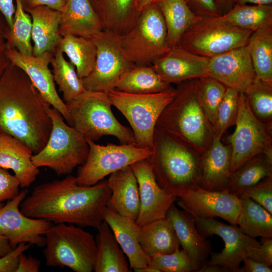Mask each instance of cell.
I'll return each mask as SVG.
<instances>
[{
  "instance_id": "obj_1",
  "label": "cell",
  "mask_w": 272,
  "mask_h": 272,
  "mask_svg": "<svg viewBox=\"0 0 272 272\" xmlns=\"http://www.w3.org/2000/svg\"><path fill=\"white\" fill-rule=\"evenodd\" d=\"M110 195L107 180L83 186L78 183L76 176L69 174L63 179L36 186L20 208L30 218L97 229L103 221Z\"/></svg>"
},
{
  "instance_id": "obj_2",
  "label": "cell",
  "mask_w": 272,
  "mask_h": 272,
  "mask_svg": "<svg viewBox=\"0 0 272 272\" xmlns=\"http://www.w3.org/2000/svg\"><path fill=\"white\" fill-rule=\"evenodd\" d=\"M41 97L25 73L10 63L0 78V131L27 144L34 154L45 145L52 121Z\"/></svg>"
},
{
  "instance_id": "obj_3",
  "label": "cell",
  "mask_w": 272,
  "mask_h": 272,
  "mask_svg": "<svg viewBox=\"0 0 272 272\" xmlns=\"http://www.w3.org/2000/svg\"><path fill=\"white\" fill-rule=\"evenodd\" d=\"M197 79L178 84L172 100L156 124L163 131L187 146L201 157L212 145L216 132L200 102Z\"/></svg>"
},
{
  "instance_id": "obj_4",
  "label": "cell",
  "mask_w": 272,
  "mask_h": 272,
  "mask_svg": "<svg viewBox=\"0 0 272 272\" xmlns=\"http://www.w3.org/2000/svg\"><path fill=\"white\" fill-rule=\"evenodd\" d=\"M152 148L148 160L162 189L177 197L200 186L201 157L194 150L156 128Z\"/></svg>"
},
{
  "instance_id": "obj_5",
  "label": "cell",
  "mask_w": 272,
  "mask_h": 272,
  "mask_svg": "<svg viewBox=\"0 0 272 272\" xmlns=\"http://www.w3.org/2000/svg\"><path fill=\"white\" fill-rule=\"evenodd\" d=\"M66 104L73 126L86 139L95 142L104 136L112 135L121 144H137L132 130L114 115L108 93L86 90Z\"/></svg>"
},
{
  "instance_id": "obj_6",
  "label": "cell",
  "mask_w": 272,
  "mask_h": 272,
  "mask_svg": "<svg viewBox=\"0 0 272 272\" xmlns=\"http://www.w3.org/2000/svg\"><path fill=\"white\" fill-rule=\"evenodd\" d=\"M43 253L48 266L67 267L75 272L94 270L97 255L95 238L81 227L53 224L45 235Z\"/></svg>"
},
{
  "instance_id": "obj_7",
  "label": "cell",
  "mask_w": 272,
  "mask_h": 272,
  "mask_svg": "<svg viewBox=\"0 0 272 272\" xmlns=\"http://www.w3.org/2000/svg\"><path fill=\"white\" fill-rule=\"evenodd\" d=\"M47 112L52 121L51 130L44 147L33 155L32 161L37 167H48L58 176L70 174L86 160L88 144L55 109L49 106Z\"/></svg>"
},
{
  "instance_id": "obj_8",
  "label": "cell",
  "mask_w": 272,
  "mask_h": 272,
  "mask_svg": "<svg viewBox=\"0 0 272 272\" xmlns=\"http://www.w3.org/2000/svg\"><path fill=\"white\" fill-rule=\"evenodd\" d=\"M126 57L136 65H152L170 49L162 13L152 3L142 11L132 26L120 35Z\"/></svg>"
},
{
  "instance_id": "obj_9",
  "label": "cell",
  "mask_w": 272,
  "mask_h": 272,
  "mask_svg": "<svg viewBox=\"0 0 272 272\" xmlns=\"http://www.w3.org/2000/svg\"><path fill=\"white\" fill-rule=\"evenodd\" d=\"M175 88L152 94H138L114 89L109 92L112 105L125 117L132 128L137 144L152 148L156 124L172 100Z\"/></svg>"
},
{
  "instance_id": "obj_10",
  "label": "cell",
  "mask_w": 272,
  "mask_h": 272,
  "mask_svg": "<svg viewBox=\"0 0 272 272\" xmlns=\"http://www.w3.org/2000/svg\"><path fill=\"white\" fill-rule=\"evenodd\" d=\"M253 32L233 26L219 17H200L185 31L177 46L210 58L246 46Z\"/></svg>"
},
{
  "instance_id": "obj_11",
  "label": "cell",
  "mask_w": 272,
  "mask_h": 272,
  "mask_svg": "<svg viewBox=\"0 0 272 272\" xmlns=\"http://www.w3.org/2000/svg\"><path fill=\"white\" fill-rule=\"evenodd\" d=\"M235 125L234 132L228 138L232 150L230 174L257 155L264 154L272 159V126L255 117L243 92H239Z\"/></svg>"
},
{
  "instance_id": "obj_12",
  "label": "cell",
  "mask_w": 272,
  "mask_h": 272,
  "mask_svg": "<svg viewBox=\"0 0 272 272\" xmlns=\"http://www.w3.org/2000/svg\"><path fill=\"white\" fill-rule=\"evenodd\" d=\"M86 140L89 147L88 157L79 167L76 176L81 185H94L119 170L148 159L152 154V148L137 144L100 145L90 139Z\"/></svg>"
},
{
  "instance_id": "obj_13",
  "label": "cell",
  "mask_w": 272,
  "mask_h": 272,
  "mask_svg": "<svg viewBox=\"0 0 272 272\" xmlns=\"http://www.w3.org/2000/svg\"><path fill=\"white\" fill-rule=\"evenodd\" d=\"M97 49L92 72L82 79L86 90L108 93L115 89L120 77L136 65L124 55L120 35L103 30L91 38Z\"/></svg>"
},
{
  "instance_id": "obj_14",
  "label": "cell",
  "mask_w": 272,
  "mask_h": 272,
  "mask_svg": "<svg viewBox=\"0 0 272 272\" xmlns=\"http://www.w3.org/2000/svg\"><path fill=\"white\" fill-rule=\"evenodd\" d=\"M195 223L202 236L207 238L216 235L225 244L221 252H211L207 264H218L230 271L238 272L244 259L260 244V242L244 234L237 226L227 225L215 218L195 219Z\"/></svg>"
},
{
  "instance_id": "obj_15",
  "label": "cell",
  "mask_w": 272,
  "mask_h": 272,
  "mask_svg": "<svg viewBox=\"0 0 272 272\" xmlns=\"http://www.w3.org/2000/svg\"><path fill=\"white\" fill-rule=\"evenodd\" d=\"M28 193L27 189L22 190L0 208V235L8 240L13 248L22 243L45 246V235L53 224L45 220L29 217L21 212L20 205Z\"/></svg>"
},
{
  "instance_id": "obj_16",
  "label": "cell",
  "mask_w": 272,
  "mask_h": 272,
  "mask_svg": "<svg viewBox=\"0 0 272 272\" xmlns=\"http://www.w3.org/2000/svg\"><path fill=\"white\" fill-rule=\"evenodd\" d=\"M175 201L195 219L219 217L237 226L241 198L227 190H208L199 187L180 194Z\"/></svg>"
},
{
  "instance_id": "obj_17",
  "label": "cell",
  "mask_w": 272,
  "mask_h": 272,
  "mask_svg": "<svg viewBox=\"0 0 272 272\" xmlns=\"http://www.w3.org/2000/svg\"><path fill=\"white\" fill-rule=\"evenodd\" d=\"M6 55L10 63L25 73L45 101L58 111L68 124L73 126L66 104L57 93L52 73L49 67L54 53L47 52L40 56L27 55L15 49L7 48Z\"/></svg>"
},
{
  "instance_id": "obj_18",
  "label": "cell",
  "mask_w": 272,
  "mask_h": 272,
  "mask_svg": "<svg viewBox=\"0 0 272 272\" xmlns=\"http://www.w3.org/2000/svg\"><path fill=\"white\" fill-rule=\"evenodd\" d=\"M130 167L137 179L140 192V209L137 224L141 227L166 218L176 196L159 186L148 159L135 162Z\"/></svg>"
},
{
  "instance_id": "obj_19",
  "label": "cell",
  "mask_w": 272,
  "mask_h": 272,
  "mask_svg": "<svg viewBox=\"0 0 272 272\" xmlns=\"http://www.w3.org/2000/svg\"><path fill=\"white\" fill-rule=\"evenodd\" d=\"M208 75L244 92L256 78L246 45L210 58Z\"/></svg>"
},
{
  "instance_id": "obj_20",
  "label": "cell",
  "mask_w": 272,
  "mask_h": 272,
  "mask_svg": "<svg viewBox=\"0 0 272 272\" xmlns=\"http://www.w3.org/2000/svg\"><path fill=\"white\" fill-rule=\"evenodd\" d=\"M210 58L202 56L178 46L155 61L152 65L166 83L178 84L185 81L208 76Z\"/></svg>"
},
{
  "instance_id": "obj_21",
  "label": "cell",
  "mask_w": 272,
  "mask_h": 272,
  "mask_svg": "<svg viewBox=\"0 0 272 272\" xmlns=\"http://www.w3.org/2000/svg\"><path fill=\"white\" fill-rule=\"evenodd\" d=\"M107 183L111 195L106 207L136 221L140 209V192L137 179L130 166L111 174Z\"/></svg>"
},
{
  "instance_id": "obj_22",
  "label": "cell",
  "mask_w": 272,
  "mask_h": 272,
  "mask_svg": "<svg viewBox=\"0 0 272 272\" xmlns=\"http://www.w3.org/2000/svg\"><path fill=\"white\" fill-rule=\"evenodd\" d=\"M166 217L171 223L182 249L200 268L207 263L212 252L210 241L198 231L194 218L188 212L178 209L174 203L169 208Z\"/></svg>"
},
{
  "instance_id": "obj_23",
  "label": "cell",
  "mask_w": 272,
  "mask_h": 272,
  "mask_svg": "<svg viewBox=\"0 0 272 272\" xmlns=\"http://www.w3.org/2000/svg\"><path fill=\"white\" fill-rule=\"evenodd\" d=\"M33 153L22 141L7 134L0 135V167L12 170L21 188L29 187L40 173L32 161Z\"/></svg>"
},
{
  "instance_id": "obj_24",
  "label": "cell",
  "mask_w": 272,
  "mask_h": 272,
  "mask_svg": "<svg viewBox=\"0 0 272 272\" xmlns=\"http://www.w3.org/2000/svg\"><path fill=\"white\" fill-rule=\"evenodd\" d=\"M103 221L109 225L121 248L127 257L130 269L134 270L148 265L149 257L140 245V227L135 221L122 216L107 207L104 210Z\"/></svg>"
},
{
  "instance_id": "obj_25",
  "label": "cell",
  "mask_w": 272,
  "mask_h": 272,
  "mask_svg": "<svg viewBox=\"0 0 272 272\" xmlns=\"http://www.w3.org/2000/svg\"><path fill=\"white\" fill-rule=\"evenodd\" d=\"M59 31L67 35L91 38L104 30L89 0H67L60 11Z\"/></svg>"
},
{
  "instance_id": "obj_26",
  "label": "cell",
  "mask_w": 272,
  "mask_h": 272,
  "mask_svg": "<svg viewBox=\"0 0 272 272\" xmlns=\"http://www.w3.org/2000/svg\"><path fill=\"white\" fill-rule=\"evenodd\" d=\"M25 11L32 18L33 55L40 56L47 52L54 53L62 38L59 31L60 11L45 6L35 7Z\"/></svg>"
},
{
  "instance_id": "obj_27",
  "label": "cell",
  "mask_w": 272,
  "mask_h": 272,
  "mask_svg": "<svg viewBox=\"0 0 272 272\" xmlns=\"http://www.w3.org/2000/svg\"><path fill=\"white\" fill-rule=\"evenodd\" d=\"M215 137L201 157L200 187L208 190H227L231 161V147Z\"/></svg>"
},
{
  "instance_id": "obj_28",
  "label": "cell",
  "mask_w": 272,
  "mask_h": 272,
  "mask_svg": "<svg viewBox=\"0 0 272 272\" xmlns=\"http://www.w3.org/2000/svg\"><path fill=\"white\" fill-rule=\"evenodd\" d=\"M100 19L104 30L119 35L134 24L141 12L138 0H89Z\"/></svg>"
},
{
  "instance_id": "obj_29",
  "label": "cell",
  "mask_w": 272,
  "mask_h": 272,
  "mask_svg": "<svg viewBox=\"0 0 272 272\" xmlns=\"http://www.w3.org/2000/svg\"><path fill=\"white\" fill-rule=\"evenodd\" d=\"M95 272H129L124 252L111 228L103 221L97 228Z\"/></svg>"
},
{
  "instance_id": "obj_30",
  "label": "cell",
  "mask_w": 272,
  "mask_h": 272,
  "mask_svg": "<svg viewBox=\"0 0 272 272\" xmlns=\"http://www.w3.org/2000/svg\"><path fill=\"white\" fill-rule=\"evenodd\" d=\"M139 242L149 257L170 253L180 246L173 226L167 217L141 227Z\"/></svg>"
},
{
  "instance_id": "obj_31",
  "label": "cell",
  "mask_w": 272,
  "mask_h": 272,
  "mask_svg": "<svg viewBox=\"0 0 272 272\" xmlns=\"http://www.w3.org/2000/svg\"><path fill=\"white\" fill-rule=\"evenodd\" d=\"M163 17L170 48L178 45L185 31L200 17L190 10L185 0H154Z\"/></svg>"
},
{
  "instance_id": "obj_32",
  "label": "cell",
  "mask_w": 272,
  "mask_h": 272,
  "mask_svg": "<svg viewBox=\"0 0 272 272\" xmlns=\"http://www.w3.org/2000/svg\"><path fill=\"white\" fill-rule=\"evenodd\" d=\"M271 176L272 159L264 154H258L230 174L227 190L239 197L245 190Z\"/></svg>"
},
{
  "instance_id": "obj_33",
  "label": "cell",
  "mask_w": 272,
  "mask_h": 272,
  "mask_svg": "<svg viewBox=\"0 0 272 272\" xmlns=\"http://www.w3.org/2000/svg\"><path fill=\"white\" fill-rule=\"evenodd\" d=\"M171 87L152 65H135L120 77L115 89L128 93L146 94L162 92Z\"/></svg>"
},
{
  "instance_id": "obj_34",
  "label": "cell",
  "mask_w": 272,
  "mask_h": 272,
  "mask_svg": "<svg viewBox=\"0 0 272 272\" xmlns=\"http://www.w3.org/2000/svg\"><path fill=\"white\" fill-rule=\"evenodd\" d=\"M219 17L237 27L254 32L272 26V5L235 4Z\"/></svg>"
},
{
  "instance_id": "obj_35",
  "label": "cell",
  "mask_w": 272,
  "mask_h": 272,
  "mask_svg": "<svg viewBox=\"0 0 272 272\" xmlns=\"http://www.w3.org/2000/svg\"><path fill=\"white\" fill-rule=\"evenodd\" d=\"M58 47L69 58L81 79L92 72L97 55L96 46L92 38L65 35L62 36Z\"/></svg>"
},
{
  "instance_id": "obj_36",
  "label": "cell",
  "mask_w": 272,
  "mask_h": 272,
  "mask_svg": "<svg viewBox=\"0 0 272 272\" xmlns=\"http://www.w3.org/2000/svg\"><path fill=\"white\" fill-rule=\"evenodd\" d=\"M246 47L256 77L272 83V26L253 32Z\"/></svg>"
},
{
  "instance_id": "obj_37",
  "label": "cell",
  "mask_w": 272,
  "mask_h": 272,
  "mask_svg": "<svg viewBox=\"0 0 272 272\" xmlns=\"http://www.w3.org/2000/svg\"><path fill=\"white\" fill-rule=\"evenodd\" d=\"M241 210L237 226L247 236L272 238V216L261 206L248 197H241Z\"/></svg>"
},
{
  "instance_id": "obj_38",
  "label": "cell",
  "mask_w": 272,
  "mask_h": 272,
  "mask_svg": "<svg viewBox=\"0 0 272 272\" xmlns=\"http://www.w3.org/2000/svg\"><path fill=\"white\" fill-rule=\"evenodd\" d=\"M50 63L54 81L58 86L59 91L62 93L65 103L70 102L86 91L75 67L65 59L59 47L55 50Z\"/></svg>"
},
{
  "instance_id": "obj_39",
  "label": "cell",
  "mask_w": 272,
  "mask_h": 272,
  "mask_svg": "<svg viewBox=\"0 0 272 272\" xmlns=\"http://www.w3.org/2000/svg\"><path fill=\"white\" fill-rule=\"evenodd\" d=\"M15 2L16 8L13 27L10 29L8 26L6 31L7 48L15 49L25 55H32V18L24 10L20 0H15Z\"/></svg>"
},
{
  "instance_id": "obj_40",
  "label": "cell",
  "mask_w": 272,
  "mask_h": 272,
  "mask_svg": "<svg viewBox=\"0 0 272 272\" xmlns=\"http://www.w3.org/2000/svg\"><path fill=\"white\" fill-rule=\"evenodd\" d=\"M244 93L255 117L272 126V83L256 77Z\"/></svg>"
},
{
  "instance_id": "obj_41",
  "label": "cell",
  "mask_w": 272,
  "mask_h": 272,
  "mask_svg": "<svg viewBox=\"0 0 272 272\" xmlns=\"http://www.w3.org/2000/svg\"><path fill=\"white\" fill-rule=\"evenodd\" d=\"M196 85L200 102L215 130L218 108L227 87L210 76L197 79Z\"/></svg>"
},
{
  "instance_id": "obj_42",
  "label": "cell",
  "mask_w": 272,
  "mask_h": 272,
  "mask_svg": "<svg viewBox=\"0 0 272 272\" xmlns=\"http://www.w3.org/2000/svg\"><path fill=\"white\" fill-rule=\"evenodd\" d=\"M148 265L160 272H191L197 271L199 269L188 253L179 248L170 253L149 257Z\"/></svg>"
},
{
  "instance_id": "obj_43",
  "label": "cell",
  "mask_w": 272,
  "mask_h": 272,
  "mask_svg": "<svg viewBox=\"0 0 272 272\" xmlns=\"http://www.w3.org/2000/svg\"><path fill=\"white\" fill-rule=\"evenodd\" d=\"M239 92L236 89L227 87L217 112L216 137L222 139L229 127L235 125L238 111Z\"/></svg>"
},
{
  "instance_id": "obj_44",
  "label": "cell",
  "mask_w": 272,
  "mask_h": 272,
  "mask_svg": "<svg viewBox=\"0 0 272 272\" xmlns=\"http://www.w3.org/2000/svg\"><path fill=\"white\" fill-rule=\"evenodd\" d=\"M239 197H248L272 214V176L265 177L248 188Z\"/></svg>"
},
{
  "instance_id": "obj_45",
  "label": "cell",
  "mask_w": 272,
  "mask_h": 272,
  "mask_svg": "<svg viewBox=\"0 0 272 272\" xmlns=\"http://www.w3.org/2000/svg\"><path fill=\"white\" fill-rule=\"evenodd\" d=\"M20 184L14 175L0 167V203L16 196L19 192Z\"/></svg>"
},
{
  "instance_id": "obj_46",
  "label": "cell",
  "mask_w": 272,
  "mask_h": 272,
  "mask_svg": "<svg viewBox=\"0 0 272 272\" xmlns=\"http://www.w3.org/2000/svg\"><path fill=\"white\" fill-rule=\"evenodd\" d=\"M192 12L201 17H218L222 15L216 0H185Z\"/></svg>"
},
{
  "instance_id": "obj_47",
  "label": "cell",
  "mask_w": 272,
  "mask_h": 272,
  "mask_svg": "<svg viewBox=\"0 0 272 272\" xmlns=\"http://www.w3.org/2000/svg\"><path fill=\"white\" fill-rule=\"evenodd\" d=\"M31 245L22 243L10 252L0 257V272H16L19 255L27 250Z\"/></svg>"
},
{
  "instance_id": "obj_48",
  "label": "cell",
  "mask_w": 272,
  "mask_h": 272,
  "mask_svg": "<svg viewBox=\"0 0 272 272\" xmlns=\"http://www.w3.org/2000/svg\"><path fill=\"white\" fill-rule=\"evenodd\" d=\"M248 257L269 266L272 265V238H261L260 244Z\"/></svg>"
},
{
  "instance_id": "obj_49",
  "label": "cell",
  "mask_w": 272,
  "mask_h": 272,
  "mask_svg": "<svg viewBox=\"0 0 272 272\" xmlns=\"http://www.w3.org/2000/svg\"><path fill=\"white\" fill-rule=\"evenodd\" d=\"M7 26L5 17L0 13V78L11 63L6 55L7 46L5 35Z\"/></svg>"
},
{
  "instance_id": "obj_50",
  "label": "cell",
  "mask_w": 272,
  "mask_h": 272,
  "mask_svg": "<svg viewBox=\"0 0 272 272\" xmlns=\"http://www.w3.org/2000/svg\"><path fill=\"white\" fill-rule=\"evenodd\" d=\"M40 261L32 255L20 254L16 272H38L40 267Z\"/></svg>"
},
{
  "instance_id": "obj_51",
  "label": "cell",
  "mask_w": 272,
  "mask_h": 272,
  "mask_svg": "<svg viewBox=\"0 0 272 272\" xmlns=\"http://www.w3.org/2000/svg\"><path fill=\"white\" fill-rule=\"evenodd\" d=\"M25 11L40 6H45L60 11L67 0H20Z\"/></svg>"
},
{
  "instance_id": "obj_52",
  "label": "cell",
  "mask_w": 272,
  "mask_h": 272,
  "mask_svg": "<svg viewBox=\"0 0 272 272\" xmlns=\"http://www.w3.org/2000/svg\"><path fill=\"white\" fill-rule=\"evenodd\" d=\"M244 264L239 267L238 272H271V266L255 261L248 257L243 261Z\"/></svg>"
},
{
  "instance_id": "obj_53",
  "label": "cell",
  "mask_w": 272,
  "mask_h": 272,
  "mask_svg": "<svg viewBox=\"0 0 272 272\" xmlns=\"http://www.w3.org/2000/svg\"><path fill=\"white\" fill-rule=\"evenodd\" d=\"M14 1L0 0V13L5 17L10 29H11L13 27V18L16 8Z\"/></svg>"
},
{
  "instance_id": "obj_54",
  "label": "cell",
  "mask_w": 272,
  "mask_h": 272,
  "mask_svg": "<svg viewBox=\"0 0 272 272\" xmlns=\"http://www.w3.org/2000/svg\"><path fill=\"white\" fill-rule=\"evenodd\" d=\"M198 272H229V270L221 265L218 264H205L201 267Z\"/></svg>"
},
{
  "instance_id": "obj_55",
  "label": "cell",
  "mask_w": 272,
  "mask_h": 272,
  "mask_svg": "<svg viewBox=\"0 0 272 272\" xmlns=\"http://www.w3.org/2000/svg\"><path fill=\"white\" fill-rule=\"evenodd\" d=\"M13 249L8 240L0 235V257L7 254Z\"/></svg>"
},
{
  "instance_id": "obj_56",
  "label": "cell",
  "mask_w": 272,
  "mask_h": 272,
  "mask_svg": "<svg viewBox=\"0 0 272 272\" xmlns=\"http://www.w3.org/2000/svg\"><path fill=\"white\" fill-rule=\"evenodd\" d=\"M222 15L230 10L234 5V0H216Z\"/></svg>"
},
{
  "instance_id": "obj_57",
  "label": "cell",
  "mask_w": 272,
  "mask_h": 272,
  "mask_svg": "<svg viewBox=\"0 0 272 272\" xmlns=\"http://www.w3.org/2000/svg\"><path fill=\"white\" fill-rule=\"evenodd\" d=\"M272 5V0H234L235 4Z\"/></svg>"
},
{
  "instance_id": "obj_58",
  "label": "cell",
  "mask_w": 272,
  "mask_h": 272,
  "mask_svg": "<svg viewBox=\"0 0 272 272\" xmlns=\"http://www.w3.org/2000/svg\"><path fill=\"white\" fill-rule=\"evenodd\" d=\"M135 272H160L157 268L148 265L144 267L134 270Z\"/></svg>"
},
{
  "instance_id": "obj_59",
  "label": "cell",
  "mask_w": 272,
  "mask_h": 272,
  "mask_svg": "<svg viewBox=\"0 0 272 272\" xmlns=\"http://www.w3.org/2000/svg\"><path fill=\"white\" fill-rule=\"evenodd\" d=\"M154 0H138V8L139 11H142L146 7L153 3Z\"/></svg>"
},
{
  "instance_id": "obj_60",
  "label": "cell",
  "mask_w": 272,
  "mask_h": 272,
  "mask_svg": "<svg viewBox=\"0 0 272 272\" xmlns=\"http://www.w3.org/2000/svg\"><path fill=\"white\" fill-rule=\"evenodd\" d=\"M4 205V203L2 202V203H0V208Z\"/></svg>"
},
{
  "instance_id": "obj_61",
  "label": "cell",
  "mask_w": 272,
  "mask_h": 272,
  "mask_svg": "<svg viewBox=\"0 0 272 272\" xmlns=\"http://www.w3.org/2000/svg\"><path fill=\"white\" fill-rule=\"evenodd\" d=\"M1 133H2V132H1V131H0V135L1 134Z\"/></svg>"
}]
</instances>
